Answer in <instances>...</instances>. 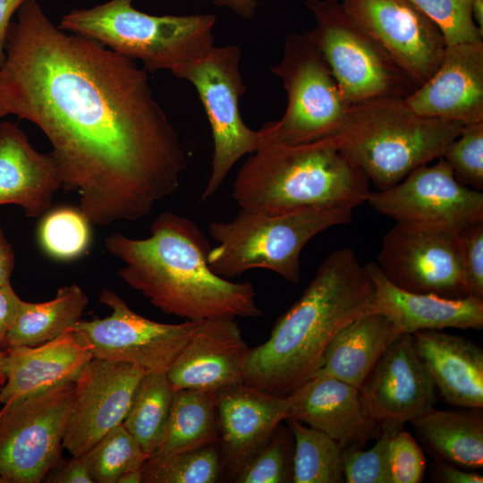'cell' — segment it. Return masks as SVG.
Returning <instances> with one entry per match:
<instances>
[{"label": "cell", "instance_id": "cell-1", "mask_svg": "<svg viewBox=\"0 0 483 483\" xmlns=\"http://www.w3.org/2000/svg\"><path fill=\"white\" fill-rule=\"evenodd\" d=\"M12 21L0 68V119L13 114L48 139L63 188L97 225L136 221L179 187L187 167L148 71L55 25L38 0Z\"/></svg>", "mask_w": 483, "mask_h": 483}, {"label": "cell", "instance_id": "cell-2", "mask_svg": "<svg viewBox=\"0 0 483 483\" xmlns=\"http://www.w3.org/2000/svg\"><path fill=\"white\" fill-rule=\"evenodd\" d=\"M105 246L124 263L118 270L121 279L165 314L192 322L263 314L252 283H234L209 268L211 247L187 217L164 212L152 223L148 238L114 233Z\"/></svg>", "mask_w": 483, "mask_h": 483}, {"label": "cell", "instance_id": "cell-3", "mask_svg": "<svg viewBox=\"0 0 483 483\" xmlns=\"http://www.w3.org/2000/svg\"><path fill=\"white\" fill-rule=\"evenodd\" d=\"M374 297L373 282L353 250L332 251L269 338L250 349L244 383L287 395L317 373L326 348L343 326L372 311Z\"/></svg>", "mask_w": 483, "mask_h": 483}, {"label": "cell", "instance_id": "cell-4", "mask_svg": "<svg viewBox=\"0 0 483 483\" xmlns=\"http://www.w3.org/2000/svg\"><path fill=\"white\" fill-rule=\"evenodd\" d=\"M257 149L241 167L233 198L242 209L277 215L317 208H354L367 201L369 181L334 136L289 144L273 121L258 131Z\"/></svg>", "mask_w": 483, "mask_h": 483}, {"label": "cell", "instance_id": "cell-5", "mask_svg": "<svg viewBox=\"0 0 483 483\" xmlns=\"http://www.w3.org/2000/svg\"><path fill=\"white\" fill-rule=\"evenodd\" d=\"M464 125L419 114L404 98L385 97L351 105L344 123L333 136L377 191H385L441 157Z\"/></svg>", "mask_w": 483, "mask_h": 483}, {"label": "cell", "instance_id": "cell-6", "mask_svg": "<svg viewBox=\"0 0 483 483\" xmlns=\"http://www.w3.org/2000/svg\"><path fill=\"white\" fill-rule=\"evenodd\" d=\"M134 1L74 9L58 27L139 60L151 72L167 70L174 75L214 47L215 15H151L134 8Z\"/></svg>", "mask_w": 483, "mask_h": 483}, {"label": "cell", "instance_id": "cell-7", "mask_svg": "<svg viewBox=\"0 0 483 483\" xmlns=\"http://www.w3.org/2000/svg\"><path fill=\"white\" fill-rule=\"evenodd\" d=\"M352 210L317 208L267 215L241 208L230 221L210 223L209 233L218 245L209 250L208 267L225 279L264 268L296 284L304 246L319 233L350 223Z\"/></svg>", "mask_w": 483, "mask_h": 483}, {"label": "cell", "instance_id": "cell-8", "mask_svg": "<svg viewBox=\"0 0 483 483\" xmlns=\"http://www.w3.org/2000/svg\"><path fill=\"white\" fill-rule=\"evenodd\" d=\"M316 27L314 38L349 105L394 97L418 86L337 0H306Z\"/></svg>", "mask_w": 483, "mask_h": 483}, {"label": "cell", "instance_id": "cell-9", "mask_svg": "<svg viewBox=\"0 0 483 483\" xmlns=\"http://www.w3.org/2000/svg\"><path fill=\"white\" fill-rule=\"evenodd\" d=\"M270 70L287 93L284 115L273 121L280 140L306 143L341 129L351 105L343 97L311 30L287 36L283 56Z\"/></svg>", "mask_w": 483, "mask_h": 483}, {"label": "cell", "instance_id": "cell-10", "mask_svg": "<svg viewBox=\"0 0 483 483\" xmlns=\"http://www.w3.org/2000/svg\"><path fill=\"white\" fill-rule=\"evenodd\" d=\"M75 393L65 382L0 409V483H39L62 459Z\"/></svg>", "mask_w": 483, "mask_h": 483}, {"label": "cell", "instance_id": "cell-11", "mask_svg": "<svg viewBox=\"0 0 483 483\" xmlns=\"http://www.w3.org/2000/svg\"><path fill=\"white\" fill-rule=\"evenodd\" d=\"M241 59L239 46H214L174 74L195 87L211 128L212 166L201 200L214 196L234 164L246 154H252L259 143L258 131L249 128L240 114L239 100L246 89L240 72Z\"/></svg>", "mask_w": 483, "mask_h": 483}, {"label": "cell", "instance_id": "cell-12", "mask_svg": "<svg viewBox=\"0 0 483 483\" xmlns=\"http://www.w3.org/2000/svg\"><path fill=\"white\" fill-rule=\"evenodd\" d=\"M461 233L446 225L396 222L384 236L377 265L402 290L462 298Z\"/></svg>", "mask_w": 483, "mask_h": 483}, {"label": "cell", "instance_id": "cell-13", "mask_svg": "<svg viewBox=\"0 0 483 483\" xmlns=\"http://www.w3.org/2000/svg\"><path fill=\"white\" fill-rule=\"evenodd\" d=\"M101 303L112 309L105 318L79 320L72 329L91 348L93 358L133 364L147 373H165L189 342L198 322L166 324L132 311L105 288Z\"/></svg>", "mask_w": 483, "mask_h": 483}, {"label": "cell", "instance_id": "cell-14", "mask_svg": "<svg viewBox=\"0 0 483 483\" xmlns=\"http://www.w3.org/2000/svg\"><path fill=\"white\" fill-rule=\"evenodd\" d=\"M367 202L396 222L458 230L483 222V193L460 183L442 157L414 169L387 190L370 191Z\"/></svg>", "mask_w": 483, "mask_h": 483}, {"label": "cell", "instance_id": "cell-15", "mask_svg": "<svg viewBox=\"0 0 483 483\" xmlns=\"http://www.w3.org/2000/svg\"><path fill=\"white\" fill-rule=\"evenodd\" d=\"M341 4L418 87L440 65L445 38L410 0H343Z\"/></svg>", "mask_w": 483, "mask_h": 483}, {"label": "cell", "instance_id": "cell-16", "mask_svg": "<svg viewBox=\"0 0 483 483\" xmlns=\"http://www.w3.org/2000/svg\"><path fill=\"white\" fill-rule=\"evenodd\" d=\"M145 372L122 361L93 358L75 380L64 448L80 456L123 424Z\"/></svg>", "mask_w": 483, "mask_h": 483}, {"label": "cell", "instance_id": "cell-17", "mask_svg": "<svg viewBox=\"0 0 483 483\" xmlns=\"http://www.w3.org/2000/svg\"><path fill=\"white\" fill-rule=\"evenodd\" d=\"M434 384L411 335H401L369 373L359 394L371 419L404 426L433 406Z\"/></svg>", "mask_w": 483, "mask_h": 483}, {"label": "cell", "instance_id": "cell-18", "mask_svg": "<svg viewBox=\"0 0 483 483\" xmlns=\"http://www.w3.org/2000/svg\"><path fill=\"white\" fill-rule=\"evenodd\" d=\"M215 394L225 476L234 481L288 418V400L245 383Z\"/></svg>", "mask_w": 483, "mask_h": 483}, {"label": "cell", "instance_id": "cell-19", "mask_svg": "<svg viewBox=\"0 0 483 483\" xmlns=\"http://www.w3.org/2000/svg\"><path fill=\"white\" fill-rule=\"evenodd\" d=\"M249 353L234 318L200 321L165 375L174 391L216 393L244 383Z\"/></svg>", "mask_w": 483, "mask_h": 483}, {"label": "cell", "instance_id": "cell-20", "mask_svg": "<svg viewBox=\"0 0 483 483\" xmlns=\"http://www.w3.org/2000/svg\"><path fill=\"white\" fill-rule=\"evenodd\" d=\"M286 396L287 419L324 432L343 451L363 448L380 434L381 427L367 413L359 389L337 378L316 374Z\"/></svg>", "mask_w": 483, "mask_h": 483}, {"label": "cell", "instance_id": "cell-21", "mask_svg": "<svg viewBox=\"0 0 483 483\" xmlns=\"http://www.w3.org/2000/svg\"><path fill=\"white\" fill-rule=\"evenodd\" d=\"M404 99L421 115L483 121V41L446 46L434 74Z\"/></svg>", "mask_w": 483, "mask_h": 483}, {"label": "cell", "instance_id": "cell-22", "mask_svg": "<svg viewBox=\"0 0 483 483\" xmlns=\"http://www.w3.org/2000/svg\"><path fill=\"white\" fill-rule=\"evenodd\" d=\"M365 267L375 287L371 312L386 317L401 335L448 327L483 328V300L408 292L388 281L377 263Z\"/></svg>", "mask_w": 483, "mask_h": 483}, {"label": "cell", "instance_id": "cell-23", "mask_svg": "<svg viewBox=\"0 0 483 483\" xmlns=\"http://www.w3.org/2000/svg\"><path fill=\"white\" fill-rule=\"evenodd\" d=\"M63 188L58 165L52 156L37 151L15 123L0 121V206H20L36 217L51 206Z\"/></svg>", "mask_w": 483, "mask_h": 483}, {"label": "cell", "instance_id": "cell-24", "mask_svg": "<svg viewBox=\"0 0 483 483\" xmlns=\"http://www.w3.org/2000/svg\"><path fill=\"white\" fill-rule=\"evenodd\" d=\"M6 352V380L0 389L1 404L65 382H75L93 359L91 348L72 327L44 343L12 346Z\"/></svg>", "mask_w": 483, "mask_h": 483}, {"label": "cell", "instance_id": "cell-25", "mask_svg": "<svg viewBox=\"0 0 483 483\" xmlns=\"http://www.w3.org/2000/svg\"><path fill=\"white\" fill-rule=\"evenodd\" d=\"M414 348L445 401L483 408V351L473 342L442 330L411 335Z\"/></svg>", "mask_w": 483, "mask_h": 483}, {"label": "cell", "instance_id": "cell-26", "mask_svg": "<svg viewBox=\"0 0 483 483\" xmlns=\"http://www.w3.org/2000/svg\"><path fill=\"white\" fill-rule=\"evenodd\" d=\"M400 335L384 315L375 312L361 315L334 336L323 353L316 374L337 378L360 389Z\"/></svg>", "mask_w": 483, "mask_h": 483}, {"label": "cell", "instance_id": "cell-27", "mask_svg": "<svg viewBox=\"0 0 483 483\" xmlns=\"http://www.w3.org/2000/svg\"><path fill=\"white\" fill-rule=\"evenodd\" d=\"M410 422L416 436L435 460L466 470L482 468L481 409L453 411L432 406Z\"/></svg>", "mask_w": 483, "mask_h": 483}, {"label": "cell", "instance_id": "cell-28", "mask_svg": "<svg viewBox=\"0 0 483 483\" xmlns=\"http://www.w3.org/2000/svg\"><path fill=\"white\" fill-rule=\"evenodd\" d=\"M88 302L77 284L59 288L55 297L45 302L23 301L7 335L8 347L35 346L56 338L80 320Z\"/></svg>", "mask_w": 483, "mask_h": 483}, {"label": "cell", "instance_id": "cell-29", "mask_svg": "<svg viewBox=\"0 0 483 483\" xmlns=\"http://www.w3.org/2000/svg\"><path fill=\"white\" fill-rule=\"evenodd\" d=\"M218 440L215 393L177 390L174 391L164 437L153 454L187 451L218 443Z\"/></svg>", "mask_w": 483, "mask_h": 483}, {"label": "cell", "instance_id": "cell-30", "mask_svg": "<svg viewBox=\"0 0 483 483\" xmlns=\"http://www.w3.org/2000/svg\"><path fill=\"white\" fill-rule=\"evenodd\" d=\"M174 394L165 373L144 374L136 388L123 425L148 458L164 437Z\"/></svg>", "mask_w": 483, "mask_h": 483}, {"label": "cell", "instance_id": "cell-31", "mask_svg": "<svg viewBox=\"0 0 483 483\" xmlns=\"http://www.w3.org/2000/svg\"><path fill=\"white\" fill-rule=\"evenodd\" d=\"M293 437V483L344 482L343 450L324 432L286 419Z\"/></svg>", "mask_w": 483, "mask_h": 483}, {"label": "cell", "instance_id": "cell-32", "mask_svg": "<svg viewBox=\"0 0 483 483\" xmlns=\"http://www.w3.org/2000/svg\"><path fill=\"white\" fill-rule=\"evenodd\" d=\"M224 477L218 443L178 453L152 454L142 466V483H216Z\"/></svg>", "mask_w": 483, "mask_h": 483}, {"label": "cell", "instance_id": "cell-33", "mask_svg": "<svg viewBox=\"0 0 483 483\" xmlns=\"http://www.w3.org/2000/svg\"><path fill=\"white\" fill-rule=\"evenodd\" d=\"M94 483H117L122 475L141 468L148 459L123 424L114 428L83 453Z\"/></svg>", "mask_w": 483, "mask_h": 483}, {"label": "cell", "instance_id": "cell-34", "mask_svg": "<svg viewBox=\"0 0 483 483\" xmlns=\"http://www.w3.org/2000/svg\"><path fill=\"white\" fill-rule=\"evenodd\" d=\"M89 224L78 208H56L46 215L39 225V243L55 259L77 258L90 243Z\"/></svg>", "mask_w": 483, "mask_h": 483}, {"label": "cell", "instance_id": "cell-35", "mask_svg": "<svg viewBox=\"0 0 483 483\" xmlns=\"http://www.w3.org/2000/svg\"><path fill=\"white\" fill-rule=\"evenodd\" d=\"M293 437L281 424L233 482L286 483L292 479Z\"/></svg>", "mask_w": 483, "mask_h": 483}, {"label": "cell", "instance_id": "cell-36", "mask_svg": "<svg viewBox=\"0 0 483 483\" xmlns=\"http://www.w3.org/2000/svg\"><path fill=\"white\" fill-rule=\"evenodd\" d=\"M403 426L394 423L381 425L377 442L369 450L362 448L343 451L344 482L392 483L389 469V443Z\"/></svg>", "mask_w": 483, "mask_h": 483}, {"label": "cell", "instance_id": "cell-37", "mask_svg": "<svg viewBox=\"0 0 483 483\" xmlns=\"http://www.w3.org/2000/svg\"><path fill=\"white\" fill-rule=\"evenodd\" d=\"M441 157L462 184L483 190V121L465 124Z\"/></svg>", "mask_w": 483, "mask_h": 483}, {"label": "cell", "instance_id": "cell-38", "mask_svg": "<svg viewBox=\"0 0 483 483\" xmlns=\"http://www.w3.org/2000/svg\"><path fill=\"white\" fill-rule=\"evenodd\" d=\"M440 30L446 46L483 41L471 15L472 0H410Z\"/></svg>", "mask_w": 483, "mask_h": 483}, {"label": "cell", "instance_id": "cell-39", "mask_svg": "<svg viewBox=\"0 0 483 483\" xmlns=\"http://www.w3.org/2000/svg\"><path fill=\"white\" fill-rule=\"evenodd\" d=\"M389 469L392 483H420L427 470L422 447L410 432L401 429L389 443Z\"/></svg>", "mask_w": 483, "mask_h": 483}, {"label": "cell", "instance_id": "cell-40", "mask_svg": "<svg viewBox=\"0 0 483 483\" xmlns=\"http://www.w3.org/2000/svg\"><path fill=\"white\" fill-rule=\"evenodd\" d=\"M463 297L483 300V222L462 230Z\"/></svg>", "mask_w": 483, "mask_h": 483}, {"label": "cell", "instance_id": "cell-41", "mask_svg": "<svg viewBox=\"0 0 483 483\" xmlns=\"http://www.w3.org/2000/svg\"><path fill=\"white\" fill-rule=\"evenodd\" d=\"M47 483H94L90 470L82 456L61 459L47 474Z\"/></svg>", "mask_w": 483, "mask_h": 483}, {"label": "cell", "instance_id": "cell-42", "mask_svg": "<svg viewBox=\"0 0 483 483\" xmlns=\"http://www.w3.org/2000/svg\"><path fill=\"white\" fill-rule=\"evenodd\" d=\"M11 283L0 286V350H6L7 335L22 305Z\"/></svg>", "mask_w": 483, "mask_h": 483}, {"label": "cell", "instance_id": "cell-43", "mask_svg": "<svg viewBox=\"0 0 483 483\" xmlns=\"http://www.w3.org/2000/svg\"><path fill=\"white\" fill-rule=\"evenodd\" d=\"M430 476L437 483H482L483 477L475 470H466L451 463L436 461L430 466Z\"/></svg>", "mask_w": 483, "mask_h": 483}, {"label": "cell", "instance_id": "cell-44", "mask_svg": "<svg viewBox=\"0 0 483 483\" xmlns=\"http://www.w3.org/2000/svg\"><path fill=\"white\" fill-rule=\"evenodd\" d=\"M25 0H0V68L5 60V42L13 16Z\"/></svg>", "mask_w": 483, "mask_h": 483}, {"label": "cell", "instance_id": "cell-45", "mask_svg": "<svg viewBox=\"0 0 483 483\" xmlns=\"http://www.w3.org/2000/svg\"><path fill=\"white\" fill-rule=\"evenodd\" d=\"M14 265V251L0 226V286L11 283Z\"/></svg>", "mask_w": 483, "mask_h": 483}, {"label": "cell", "instance_id": "cell-46", "mask_svg": "<svg viewBox=\"0 0 483 483\" xmlns=\"http://www.w3.org/2000/svg\"><path fill=\"white\" fill-rule=\"evenodd\" d=\"M215 4L230 8L243 18H250L254 15L256 0H213Z\"/></svg>", "mask_w": 483, "mask_h": 483}, {"label": "cell", "instance_id": "cell-47", "mask_svg": "<svg viewBox=\"0 0 483 483\" xmlns=\"http://www.w3.org/2000/svg\"><path fill=\"white\" fill-rule=\"evenodd\" d=\"M471 15L475 24L483 33V0H472Z\"/></svg>", "mask_w": 483, "mask_h": 483}, {"label": "cell", "instance_id": "cell-48", "mask_svg": "<svg viewBox=\"0 0 483 483\" xmlns=\"http://www.w3.org/2000/svg\"><path fill=\"white\" fill-rule=\"evenodd\" d=\"M117 483H142V467L127 471Z\"/></svg>", "mask_w": 483, "mask_h": 483}, {"label": "cell", "instance_id": "cell-49", "mask_svg": "<svg viewBox=\"0 0 483 483\" xmlns=\"http://www.w3.org/2000/svg\"><path fill=\"white\" fill-rule=\"evenodd\" d=\"M6 350H0V386H2L6 380L5 365H6Z\"/></svg>", "mask_w": 483, "mask_h": 483}, {"label": "cell", "instance_id": "cell-50", "mask_svg": "<svg viewBox=\"0 0 483 483\" xmlns=\"http://www.w3.org/2000/svg\"><path fill=\"white\" fill-rule=\"evenodd\" d=\"M0 389H1V386H0ZM0 404H1V402H0Z\"/></svg>", "mask_w": 483, "mask_h": 483}, {"label": "cell", "instance_id": "cell-51", "mask_svg": "<svg viewBox=\"0 0 483 483\" xmlns=\"http://www.w3.org/2000/svg\"><path fill=\"white\" fill-rule=\"evenodd\" d=\"M0 121H1V119H0Z\"/></svg>", "mask_w": 483, "mask_h": 483}]
</instances>
